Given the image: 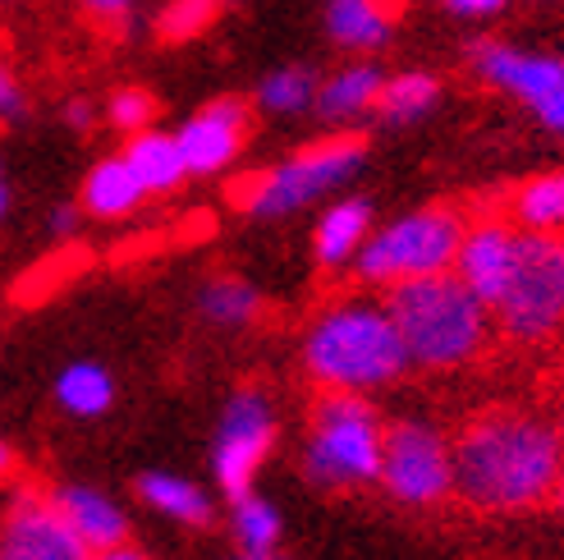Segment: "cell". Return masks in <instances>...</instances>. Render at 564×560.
<instances>
[{
    "instance_id": "cell-1",
    "label": "cell",
    "mask_w": 564,
    "mask_h": 560,
    "mask_svg": "<svg viewBox=\"0 0 564 560\" xmlns=\"http://www.w3.org/2000/svg\"><path fill=\"white\" fill-rule=\"evenodd\" d=\"M455 496L473 510H532L555 496L564 473V437L538 409L496 405L468 418L449 441Z\"/></svg>"
},
{
    "instance_id": "cell-2",
    "label": "cell",
    "mask_w": 564,
    "mask_h": 560,
    "mask_svg": "<svg viewBox=\"0 0 564 560\" xmlns=\"http://www.w3.org/2000/svg\"><path fill=\"white\" fill-rule=\"evenodd\" d=\"M386 313L409 354V368H464L491 341V308L455 271L386 286Z\"/></svg>"
},
{
    "instance_id": "cell-3",
    "label": "cell",
    "mask_w": 564,
    "mask_h": 560,
    "mask_svg": "<svg viewBox=\"0 0 564 560\" xmlns=\"http://www.w3.org/2000/svg\"><path fill=\"white\" fill-rule=\"evenodd\" d=\"M303 363L326 390H377L390 386L409 368L404 341L394 331L386 303L372 299H349L335 303L307 331Z\"/></svg>"
},
{
    "instance_id": "cell-4",
    "label": "cell",
    "mask_w": 564,
    "mask_h": 560,
    "mask_svg": "<svg viewBox=\"0 0 564 560\" xmlns=\"http://www.w3.org/2000/svg\"><path fill=\"white\" fill-rule=\"evenodd\" d=\"M381 437L386 428L358 390H326V400L313 409L303 473L326 492L372 483L381 478Z\"/></svg>"
},
{
    "instance_id": "cell-5",
    "label": "cell",
    "mask_w": 564,
    "mask_h": 560,
    "mask_svg": "<svg viewBox=\"0 0 564 560\" xmlns=\"http://www.w3.org/2000/svg\"><path fill=\"white\" fill-rule=\"evenodd\" d=\"M500 331L519 345H542L564 326V235L519 230L510 286L496 299Z\"/></svg>"
},
{
    "instance_id": "cell-6",
    "label": "cell",
    "mask_w": 564,
    "mask_h": 560,
    "mask_svg": "<svg viewBox=\"0 0 564 560\" xmlns=\"http://www.w3.org/2000/svg\"><path fill=\"white\" fill-rule=\"evenodd\" d=\"M464 239V216L455 207H422L404 220H394L381 235L362 239L358 276L372 286H400L413 276H436L455 267Z\"/></svg>"
},
{
    "instance_id": "cell-7",
    "label": "cell",
    "mask_w": 564,
    "mask_h": 560,
    "mask_svg": "<svg viewBox=\"0 0 564 560\" xmlns=\"http://www.w3.org/2000/svg\"><path fill=\"white\" fill-rule=\"evenodd\" d=\"M362 157H368V143L358 133L326 138V143L280 161L275 171L248 175L235 189V203L252 216H285L294 207H307L313 198H322V193H330L335 184H345L362 165Z\"/></svg>"
},
{
    "instance_id": "cell-8",
    "label": "cell",
    "mask_w": 564,
    "mask_h": 560,
    "mask_svg": "<svg viewBox=\"0 0 564 560\" xmlns=\"http://www.w3.org/2000/svg\"><path fill=\"white\" fill-rule=\"evenodd\" d=\"M381 483L404 506H436L455 492L449 441L427 423H394L381 437Z\"/></svg>"
},
{
    "instance_id": "cell-9",
    "label": "cell",
    "mask_w": 564,
    "mask_h": 560,
    "mask_svg": "<svg viewBox=\"0 0 564 560\" xmlns=\"http://www.w3.org/2000/svg\"><path fill=\"white\" fill-rule=\"evenodd\" d=\"M275 441V418L271 405L258 396V390H239V396L225 405L220 418V437H216V483L225 496H248L252 478Z\"/></svg>"
},
{
    "instance_id": "cell-10",
    "label": "cell",
    "mask_w": 564,
    "mask_h": 560,
    "mask_svg": "<svg viewBox=\"0 0 564 560\" xmlns=\"http://www.w3.org/2000/svg\"><path fill=\"white\" fill-rule=\"evenodd\" d=\"M93 551L55 510V500L19 496L0 524V560H88Z\"/></svg>"
},
{
    "instance_id": "cell-11",
    "label": "cell",
    "mask_w": 564,
    "mask_h": 560,
    "mask_svg": "<svg viewBox=\"0 0 564 560\" xmlns=\"http://www.w3.org/2000/svg\"><path fill=\"white\" fill-rule=\"evenodd\" d=\"M514 254H519V226L505 216H482L464 226L459 239V254H455V271L464 286L482 299L487 308H496V299L510 286V271H514Z\"/></svg>"
},
{
    "instance_id": "cell-12",
    "label": "cell",
    "mask_w": 564,
    "mask_h": 560,
    "mask_svg": "<svg viewBox=\"0 0 564 560\" xmlns=\"http://www.w3.org/2000/svg\"><path fill=\"white\" fill-rule=\"evenodd\" d=\"M243 138H248V106L239 97H220L207 110H197L180 133L188 175H216L220 165H230L239 157Z\"/></svg>"
},
{
    "instance_id": "cell-13",
    "label": "cell",
    "mask_w": 564,
    "mask_h": 560,
    "mask_svg": "<svg viewBox=\"0 0 564 560\" xmlns=\"http://www.w3.org/2000/svg\"><path fill=\"white\" fill-rule=\"evenodd\" d=\"M473 65L487 83L514 93L519 101L538 106L542 97H551L555 88H564V65L546 61V55H523L514 46H496V42H477L473 46Z\"/></svg>"
},
{
    "instance_id": "cell-14",
    "label": "cell",
    "mask_w": 564,
    "mask_h": 560,
    "mask_svg": "<svg viewBox=\"0 0 564 560\" xmlns=\"http://www.w3.org/2000/svg\"><path fill=\"white\" fill-rule=\"evenodd\" d=\"M55 510L65 515V524L78 534V542L88 551H106V547H120L129 538V519L116 500H106L93 487H55L51 492Z\"/></svg>"
},
{
    "instance_id": "cell-15",
    "label": "cell",
    "mask_w": 564,
    "mask_h": 560,
    "mask_svg": "<svg viewBox=\"0 0 564 560\" xmlns=\"http://www.w3.org/2000/svg\"><path fill=\"white\" fill-rule=\"evenodd\" d=\"M404 0H330L326 28L330 37L349 51H372L390 37L394 19H400Z\"/></svg>"
},
{
    "instance_id": "cell-16",
    "label": "cell",
    "mask_w": 564,
    "mask_h": 560,
    "mask_svg": "<svg viewBox=\"0 0 564 560\" xmlns=\"http://www.w3.org/2000/svg\"><path fill=\"white\" fill-rule=\"evenodd\" d=\"M124 161L133 165V175L143 180L148 193H171V189L188 175L184 152H180V138L156 133V129H138V133L129 138Z\"/></svg>"
},
{
    "instance_id": "cell-17",
    "label": "cell",
    "mask_w": 564,
    "mask_h": 560,
    "mask_svg": "<svg viewBox=\"0 0 564 560\" xmlns=\"http://www.w3.org/2000/svg\"><path fill=\"white\" fill-rule=\"evenodd\" d=\"M143 180L133 175V165L124 157H110L101 165H93V175L83 180V207H88L93 216L110 220V216H124L133 212L138 203H143Z\"/></svg>"
},
{
    "instance_id": "cell-18",
    "label": "cell",
    "mask_w": 564,
    "mask_h": 560,
    "mask_svg": "<svg viewBox=\"0 0 564 560\" xmlns=\"http://www.w3.org/2000/svg\"><path fill=\"white\" fill-rule=\"evenodd\" d=\"M368 226H372V207L368 203H335L326 216H322V226H317V262L322 267H340L349 258H358V248L362 239H368Z\"/></svg>"
},
{
    "instance_id": "cell-19",
    "label": "cell",
    "mask_w": 564,
    "mask_h": 560,
    "mask_svg": "<svg viewBox=\"0 0 564 560\" xmlns=\"http://www.w3.org/2000/svg\"><path fill=\"white\" fill-rule=\"evenodd\" d=\"M510 220L519 230H551L564 235V171L538 175L514 189L510 198Z\"/></svg>"
},
{
    "instance_id": "cell-20",
    "label": "cell",
    "mask_w": 564,
    "mask_h": 560,
    "mask_svg": "<svg viewBox=\"0 0 564 560\" xmlns=\"http://www.w3.org/2000/svg\"><path fill=\"white\" fill-rule=\"evenodd\" d=\"M381 83H386V78H381V69H372V65H354V69H345V74H335L326 88H317L322 116L345 120V116H358V110L377 106Z\"/></svg>"
},
{
    "instance_id": "cell-21",
    "label": "cell",
    "mask_w": 564,
    "mask_h": 560,
    "mask_svg": "<svg viewBox=\"0 0 564 560\" xmlns=\"http://www.w3.org/2000/svg\"><path fill=\"white\" fill-rule=\"evenodd\" d=\"M55 396H61V405L69 413L97 418L116 400V381H110V373L97 368V363H74V368H65L61 381H55Z\"/></svg>"
},
{
    "instance_id": "cell-22",
    "label": "cell",
    "mask_w": 564,
    "mask_h": 560,
    "mask_svg": "<svg viewBox=\"0 0 564 560\" xmlns=\"http://www.w3.org/2000/svg\"><path fill=\"white\" fill-rule=\"evenodd\" d=\"M138 492H143L161 515H171L180 524H212L207 492H197L184 478H171V473H148V478H138Z\"/></svg>"
},
{
    "instance_id": "cell-23",
    "label": "cell",
    "mask_w": 564,
    "mask_h": 560,
    "mask_svg": "<svg viewBox=\"0 0 564 560\" xmlns=\"http://www.w3.org/2000/svg\"><path fill=\"white\" fill-rule=\"evenodd\" d=\"M436 93H441V88H436V78H427V74H400V78L381 83L377 110H381L390 125H409V120L422 116V110H432Z\"/></svg>"
},
{
    "instance_id": "cell-24",
    "label": "cell",
    "mask_w": 564,
    "mask_h": 560,
    "mask_svg": "<svg viewBox=\"0 0 564 560\" xmlns=\"http://www.w3.org/2000/svg\"><path fill=\"white\" fill-rule=\"evenodd\" d=\"M258 290L252 286H243V280H212V286L203 290V313L212 317V322H220V326H243V322H252L258 317Z\"/></svg>"
},
{
    "instance_id": "cell-25",
    "label": "cell",
    "mask_w": 564,
    "mask_h": 560,
    "mask_svg": "<svg viewBox=\"0 0 564 560\" xmlns=\"http://www.w3.org/2000/svg\"><path fill=\"white\" fill-rule=\"evenodd\" d=\"M235 528H239V542L248 547V556H271V547L280 542V515L262 496L235 500Z\"/></svg>"
},
{
    "instance_id": "cell-26",
    "label": "cell",
    "mask_w": 564,
    "mask_h": 560,
    "mask_svg": "<svg viewBox=\"0 0 564 560\" xmlns=\"http://www.w3.org/2000/svg\"><path fill=\"white\" fill-rule=\"evenodd\" d=\"M220 14V0H171V10L161 14V37L165 42H188L207 33Z\"/></svg>"
},
{
    "instance_id": "cell-27",
    "label": "cell",
    "mask_w": 564,
    "mask_h": 560,
    "mask_svg": "<svg viewBox=\"0 0 564 560\" xmlns=\"http://www.w3.org/2000/svg\"><path fill=\"white\" fill-rule=\"evenodd\" d=\"M262 106L267 110H303L307 101L317 97V78L307 74V69H280L262 83Z\"/></svg>"
},
{
    "instance_id": "cell-28",
    "label": "cell",
    "mask_w": 564,
    "mask_h": 560,
    "mask_svg": "<svg viewBox=\"0 0 564 560\" xmlns=\"http://www.w3.org/2000/svg\"><path fill=\"white\" fill-rule=\"evenodd\" d=\"M156 116V101L143 93V88H124L110 97V125L124 129V133H138V129H148Z\"/></svg>"
},
{
    "instance_id": "cell-29",
    "label": "cell",
    "mask_w": 564,
    "mask_h": 560,
    "mask_svg": "<svg viewBox=\"0 0 564 560\" xmlns=\"http://www.w3.org/2000/svg\"><path fill=\"white\" fill-rule=\"evenodd\" d=\"M83 10L97 14L106 28H120L124 14H129V0H83Z\"/></svg>"
},
{
    "instance_id": "cell-30",
    "label": "cell",
    "mask_w": 564,
    "mask_h": 560,
    "mask_svg": "<svg viewBox=\"0 0 564 560\" xmlns=\"http://www.w3.org/2000/svg\"><path fill=\"white\" fill-rule=\"evenodd\" d=\"M19 110H23V93H19V83H14V74L6 69V65H0V116H19Z\"/></svg>"
},
{
    "instance_id": "cell-31",
    "label": "cell",
    "mask_w": 564,
    "mask_h": 560,
    "mask_svg": "<svg viewBox=\"0 0 564 560\" xmlns=\"http://www.w3.org/2000/svg\"><path fill=\"white\" fill-rule=\"evenodd\" d=\"M532 110H538V116H542V125H546V129L564 133V88H555L551 97H542V101L532 106Z\"/></svg>"
},
{
    "instance_id": "cell-32",
    "label": "cell",
    "mask_w": 564,
    "mask_h": 560,
    "mask_svg": "<svg viewBox=\"0 0 564 560\" xmlns=\"http://www.w3.org/2000/svg\"><path fill=\"white\" fill-rule=\"evenodd\" d=\"M445 6L455 10V14H496L505 0H445Z\"/></svg>"
},
{
    "instance_id": "cell-33",
    "label": "cell",
    "mask_w": 564,
    "mask_h": 560,
    "mask_svg": "<svg viewBox=\"0 0 564 560\" xmlns=\"http://www.w3.org/2000/svg\"><path fill=\"white\" fill-rule=\"evenodd\" d=\"M74 226H78V212H74V207H61V212L51 216V230H55V235H69Z\"/></svg>"
},
{
    "instance_id": "cell-34",
    "label": "cell",
    "mask_w": 564,
    "mask_h": 560,
    "mask_svg": "<svg viewBox=\"0 0 564 560\" xmlns=\"http://www.w3.org/2000/svg\"><path fill=\"white\" fill-rule=\"evenodd\" d=\"M88 560H143V556H138L133 547H124V542H120V547H106V551H93Z\"/></svg>"
},
{
    "instance_id": "cell-35",
    "label": "cell",
    "mask_w": 564,
    "mask_h": 560,
    "mask_svg": "<svg viewBox=\"0 0 564 560\" xmlns=\"http://www.w3.org/2000/svg\"><path fill=\"white\" fill-rule=\"evenodd\" d=\"M69 125H78V129H88V125H93L88 101H74V106H69Z\"/></svg>"
},
{
    "instance_id": "cell-36",
    "label": "cell",
    "mask_w": 564,
    "mask_h": 560,
    "mask_svg": "<svg viewBox=\"0 0 564 560\" xmlns=\"http://www.w3.org/2000/svg\"><path fill=\"white\" fill-rule=\"evenodd\" d=\"M555 423H560V437H564V373H560V413H555Z\"/></svg>"
},
{
    "instance_id": "cell-37",
    "label": "cell",
    "mask_w": 564,
    "mask_h": 560,
    "mask_svg": "<svg viewBox=\"0 0 564 560\" xmlns=\"http://www.w3.org/2000/svg\"><path fill=\"white\" fill-rule=\"evenodd\" d=\"M6 207H10V189H6V175H0V216H6Z\"/></svg>"
},
{
    "instance_id": "cell-38",
    "label": "cell",
    "mask_w": 564,
    "mask_h": 560,
    "mask_svg": "<svg viewBox=\"0 0 564 560\" xmlns=\"http://www.w3.org/2000/svg\"><path fill=\"white\" fill-rule=\"evenodd\" d=\"M6 473H10V451L0 445V478H6Z\"/></svg>"
},
{
    "instance_id": "cell-39",
    "label": "cell",
    "mask_w": 564,
    "mask_h": 560,
    "mask_svg": "<svg viewBox=\"0 0 564 560\" xmlns=\"http://www.w3.org/2000/svg\"><path fill=\"white\" fill-rule=\"evenodd\" d=\"M555 506L564 510V473H560V487H555Z\"/></svg>"
},
{
    "instance_id": "cell-40",
    "label": "cell",
    "mask_w": 564,
    "mask_h": 560,
    "mask_svg": "<svg viewBox=\"0 0 564 560\" xmlns=\"http://www.w3.org/2000/svg\"><path fill=\"white\" fill-rule=\"evenodd\" d=\"M248 560H271V556H248Z\"/></svg>"
}]
</instances>
